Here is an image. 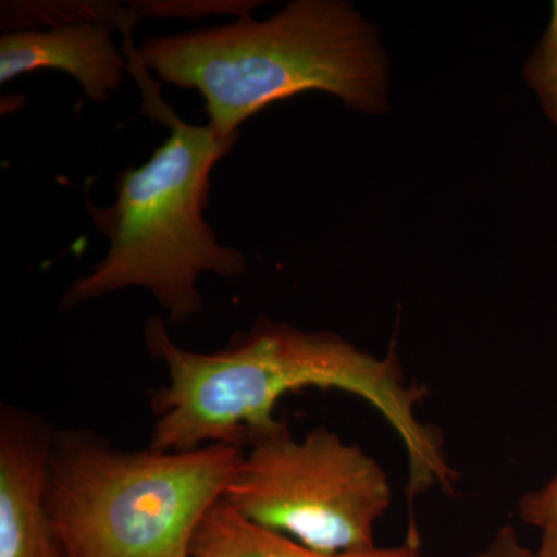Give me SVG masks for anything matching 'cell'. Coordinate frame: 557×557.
Segmentation results:
<instances>
[{
    "label": "cell",
    "mask_w": 557,
    "mask_h": 557,
    "mask_svg": "<svg viewBox=\"0 0 557 557\" xmlns=\"http://www.w3.org/2000/svg\"><path fill=\"white\" fill-rule=\"evenodd\" d=\"M143 335L150 358L168 372L166 386L150 395V448L247 449L282 423V398L322 388L361 398L387 421L408 457L410 485L432 486L453 472L438 429L418 417L428 388L406 379L395 351L376 357L335 333L306 332L269 318L218 351L180 347L161 317L150 318Z\"/></svg>",
    "instance_id": "1"
},
{
    "label": "cell",
    "mask_w": 557,
    "mask_h": 557,
    "mask_svg": "<svg viewBox=\"0 0 557 557\" xmlns=\"http://www.w3.org/2000/svg\"><path fill=\"white\" fill-rule=\"evenodd\" d=\"M129 73L141 89V112L171 134L145 164L116 175L115 200L109 207H97L86 196L91 222L109 247L89 274L69 285L60 310L139 287L178 325L203 310L201 274L237 278L247 270L244 252L223 245L203 215L211 172L239 138L180 119L137 54L129 58Z\"/></svg>",
    "instance_id": "2"
},
{
    "label": "cell",
    "mask_w": 557,
    "mask_h": 557,
    "mask_svg": "<svg viewBox=\"0 0 557 557\" xmlns=\"http://www.w3.org/2000/svg\"><path fill=\"white\" fill-rule=\"evenodd\" d=\"M164 84L197 90L208 124L225 138L260 110L306 91L335 95L364 113L387 109L379 32L339 0H296L269 20L156 36L137 47Z\"/></svg>",
    "instance_id": "3"
},
{
    "label": "cell",
    "mask_w": 557,
    "mask_h": 557,
    "mask_svg": "<svg viewBox=\"0 0 557 557\" xmlns=\"http://www.w3.org/2000/svg\"><path fill=\"white\" fill-rule=\"evenodd\" d=\"M242 454L226 445L127 450L89 429H61L47 461V511L69 557H190Z\"/></svg>",
    "instance_id": "4"
},
{
    "label": "cell",
    "mask_w": 557,
    "mask_h": 557,
    "mask_svg": "<svg viewBox=\"0 0 557 557\" xmlns=\"http://www.w3.org/2000/svg\"><path fill=\"white\" fill-rule=\"evenodd\" d=\"M223 502L256 525L325 553L375 547L392 504L386 471L361 446L287 421L244 449Z\"/></svg>",
    "instance_id": "5"
},
{
    "label": "cell",
    "mask_w": 557,
    "mask_h": 557,
    "mask_svg": "<svg viewBox=\"0 0 557 557\" xmlns=\"http://www.w3.org/2000/svg\"><path fill=\"white\" fill-rule=\"evenodd\" d=\"M53 434L36 413L0 408V557H69L46 505Z\"/></svg>",
    "instance_id": "6"
},
{
    "label": "cell",
    "mask_w": 557,
    "mask_h": 557,
    "mask_svg": "<svg viewBox=\"0 0 557 557\" xmlns=\"http://www.w3.org/2000/svg\"><path fill=\"white\" fill-rule=\"evenodd\" d=\"M135 17L73 20L47 27L3 32L0 38V84L36 70H58L78 81L94 104H106L129 72L126 53L113 44L112 33Z\"/></svg>",
    "instance_id": "7"
},
{
    "label": "cell",
    "mask_w": 557,
    "mask_h": 557,
    "mask_svg": "<svg viewBox=\"0 0 557 557\" xmlns=\"http://www.w3.org/2000/svg\"><path fill=\"white\" fill-rule=\"evenodd\" d=\"M190 557H423L417 531L392 547L351 549V552H319L274 533L242 518L230 505L220 500L201 520L194 536Z\"/></svg>",
    "instance_id": "8"
},
{
    "label": "cell",
    "mask_w": 557,
    "mask_h": 557,
    "mask_svg": "<svg viewBox=\"0 0 557 557\" xmlns=\"http://www.w3.org/2000/svg\"><path fill=\"white\" fill-rule=\"evenodd\" d=\"M525 78L557 126V0L553 2L547 32L527 62Z\"/></svg>",
    "instance_id": "9"
},
{
    "label": "cell",
    "mask_w": 557,
    "mask_h": 557,
    "mask_svg": "<svg viewBox=\"0 0 557 557\" xmlns=\"http://www.w3.org/2000/svg\"><path fill=\"white\" fill-rule=\"evenodd\" d=\"M518 515L523 523L541 533L557 530V474L519 498Z\"/></svg>",
    "instance_id": "10"
},
{
    "label": "cell",
    "mask_w": 557,
    "mask_h": 557,
    "mask_svg": "<svg viewBox=\"0 0 557 557\" xmlns=\"http://www.w3.org/2000/svg\"><path fill=\"white\" fill-rule=\"evenodd\" d=\"M469 557H539L537 549L528 548L516 528L504 525L498 528L493 539L478 553Z\"/></svg>",
    "instance_id": "11"
},
{
    "label": "cell",
    "mask_w": 557,
    "mask_h": 557,
    "mask_svg": "<svg viewBox=\"0 0 557 557\" xmlns=\"http://www.w3.org/2000/svg\"><path fill=\"white\" fill-rule=\"evenodd\" d=\"M537 555L539 557H557V530H549L542 533Z\"/></svg>",
    "instance_id": "12"
}]
</instances>
